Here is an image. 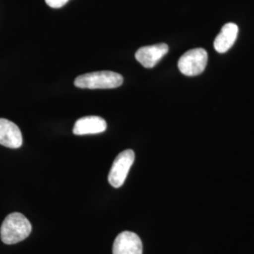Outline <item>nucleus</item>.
Masks as SVG:
<instances>
[{
  "instance_id": "9",
  "label": "nucleus",
  "mask_w": 254,
  "mask_h": 254,
  "mask_svg": "<svg viewBox=\"0 0 254 254\" xmlns=\"http://www.w3.org/2000/svg\"><path fill=\"white\" fill-rule=\"evenodd\" d=\"M238 35V27L235 23L225 24L218 36L215 39L214 47L216 51L222 54L227 52L228 50L234 46L236 38Z\"/></svg>"
},
{
  "instance_id": "1",
  "label": "nucleus",
  "mask_w": 254,
  "mask_h": 254,
  "mask_svg": "<svg viewBox=\"0 0 254 254\" xmlns=\"http://www.w3.org/2000/svg\"><path fill=\"white\" fill-rule=\"evenodd\" d=\"M32 226L24 215L21 213H11L4 219L0 236L4 244L13 245L25 240L30 235Z\"/></svg>"
},
{
  "instance_id": "2",
  "label": "nucleus",
  "mask_w": 254,
  "mask_h": 254,
  "mask_svg": "<svg viewBox=\"0 0 254 254\" xmlns=\"http://www.w3.org/2000/svg\"><path fill=\"white\" fill-rule=\"evenodd\" d=\"M124 82L122 74L111 71H100L79 75L74 80V86L80 89H115Z\"/></svg>"
},
{
  "instance_id": "7",
  "label": "nucleus",
  "mask_w": 254,
  "mask_h": 254,
  "mask_svg": "<svg viewBox=\"0 0 254 254\" xmlns=\"http://www.w3.org/2000/svg\"><path fill=\"white\" fill-rule=\"evenodd\" d=\"M0 144L11 149H17L23 144L19 127L7 119L0 118Z\"/></svg>"
},
{
  "instance_id": "3",
  "label": "nucleus",
  "mask_w": 254,
  "mask_h": 254,
  "mask_svg": "<svg viewBox=\"0 0 254 254\" xmlns=\"http://www.w3.org/2000/svg\"><path fill=\"white\" fill-rule=\"evenodd\" d=\"M207 62V52L203 48H194L182 56L178 62V68L187 76H196L204 71Z\"/></svg>"
},
{
  "instance_id": "5",
  "label": "nucleus",
  "mask_w": 254,
  "mask_h": 254,
  "mask_svg": "<svg viewBox=\"0 0 254 254\" xmlns=\"http://www.w3.org/2000/svg\"><path fill=\"white\" fill-rule=\"evenodd\" d=\"M143 247L139 236L133 232H122L116 238L112 248L113 254H142Z\"/></svg>"
},
{
  "instance_id": "8",
  "label": "nucleus",
  "mask_w": 254,
  "mask_h": 254,
  "mask_svg": "<svg viewBox=\"0 0 254 254\" xmlns=\"http://www.w3.org/2000/svg\"><path fill=\"white\" fill-rule=\"evenodd\" d=\"M107 127V122L104 119L98 116H87L75 122L73 132L77 136L99 134L105 132Z\"/></svg>"
},
{
  "instance_id": "4",
  "label": "nucleus",
  "mask_w": 254,
  "mask_h": 254,
  "mask_svg": "<svg viewBox=\"0 0 254 254\" xmlns=\"http://www.w3.org/2000/svg\"><path fill=\"white\" fill-rule=\"evenodd\" d=\"M135 161L133 150H126L117 155L109 174V184L115 188H121L126 182L128 173Z\"/></svg>"
},
{
  "instance_id": "10",
  "label": "nucleus",
  "mask_w": 254,
  "mask_h": 254,
  "mask_svg": "<svg viewBox=\"0 0 254 254\" xmlns=\"http://www.w3.org/2000/svg\"><path fill=\"white\" fill-rule=\"evenodd\" d=\"M68 1L69 0H46V4L53 9H59L64 7Z\"/></svg>"
},
{
  "instance_id": "6",
  "label": "nucleus",
  "mask_w": 254,
  "mask_h": 254,
  "mask_svg": "<svg viewBox=\"0 0 254 254\" xmlns=\"http://www.w3.org/2000/svg\"><path fill=\"white\" fill-rule=\"evenodd\" d=\"M169 52L166 44L140 47L136 52V60L145 68H153Z\"/></svg>"
}]
</instances>
